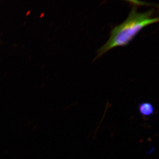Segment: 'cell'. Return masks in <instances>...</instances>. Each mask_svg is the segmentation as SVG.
<instances>
[{
    "instance_id": "cell-1",
    "label": "cell",
    "mask_w": 159,
    "mask_h": 159,
    "mask_svg": "<svg viewBox=\"0 0 159 159\" xmlns=\"http://www.w3.org/2000/svg\"><path fill=\"white\" fill-rule=\"evenodd\" d=\"M132 2L128 17L111 31L108 41L97 51L96 59L114 48L128 45L144 28L158 22V17H153L154 9L139 12L138 3Z\"/></svg>"
},
{
    "instance_id": "cell-2",
    "label": "cell",
    "mask_w": 159,
    "mask_h": 159,
    "mask_svg": "<svg viewBox=\"0 0 159 159\" xmlns=\"http://www.w3.org/2000/svg\"><path fill=\"white\" fill-rule=\"evenodd\" d=\"M139 109L140 113L144 116H150L154 112L153 105L149 102H143L140 103Z\"/></svg>"
}]
</instances>
